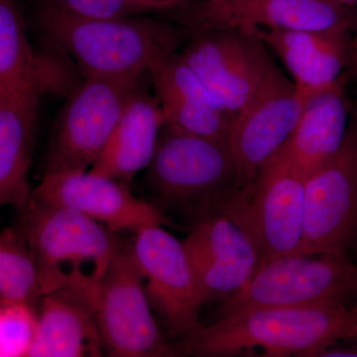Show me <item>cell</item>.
Returning <instances> with one entry per match:
<instances>
[{"mask_svg": "<svg viewBox=\"0 0 357 357\" xmlns=\"http://www.w3.org/2000/svg\"><path fill=\"white\" fill-rule=\"evenodd\" d=\"M357 340V307L344 303L261 307L202 325L178 345L182 356L225 357L260 349L263 356L317 357Z\"/></svg>", "mask_w": 357, "mask_h": 357, "instance_id": "obj_1", "label": "cell"}, {"mask_svg": "<svg viewBox=\"0 0 357 357\" xmlns=\"http://www.w3.org/2000/svg\"><path fill=\"white\" fill-rule=\"evenodd\" d=\"M34 18L45 39L67 51L86 77L140 81L178 44L172 25L145 15L84 17L52 0H39Z\"/></svg>", "mask_w": 357, "mask_h": 357, "instance_id": "obj_2", "label": "cell"}, {"mask_svg": "<svg viewBox=\"0 0 357 357\" xmlns=\"http://www.w3.org/2000/svg\"><path fill=\"white\" fill-rule=\"evenodd\" d=\"M16 229L34 256L43 296L72 289L96 304L100 282L121 246L116 232L76 211L33 199Z\"/></svg>", "mask_w": 357, "mask_h": 357, "instance_id": "obj_3", "label": "cell"}, {"mask_svg": "<svg viewBox=\"0 0 357 357\" xmlns=\"http://www.w3.org/2000/svg\"><path fill=\"white\" fill-rule=\"evenodd\" d=\"M152 206L190 223L225 211L236 194L237 167L229 143L183 132L165 123L147 168Z\"/></svg>", "mask_w": 357, "mask_h": 357, "instance_id": "obj_4", "label": "cell"}, {"mask_svg": "<svg viewBox=\"0 0 357 357\" xmlns=\"http://www.w3.org/2000/svg\"><path fill=\"white\" fill-rule=\"evenodd\" d=\"M357 301V265L347 252L263 260L241 290L222 301L220 318L261 307Z\"/></svg>", "mask_w": 357, "mask_h": 357, "instance_id": "obj_5", "label": "cell"}, {"mask_svg": "<svg viewBox=\"0 0 357 357\" xmlns=\"http://www.w3.org/2000/svg\"><path fill=\"white\" fill-rule=\"evenodd\" d=\"M130 246L121 245L96 296V319L103 352L115 357L181 356L155 318Z\"/></svg>", "mask_w": 357, "mask_h": 357, "instance_id": "obj_6", "label": "cell"}, {"mask_svg": "<svg viewBox=\"0 0 357 357\" xmlns=\"http://www.w3.org/2000/svg\"><path fill=\"white\" fill-rule=\"evenodd\" d=\"M198 34L183 49L181 57L234 119L269 86L280 69L255 33L220 29Z\"/></svg>", "mask_w": 357, "mask_h": 357, "instance_id": "obj_7", "label": "cell"}, {"mask_svg": "<svg viewBox=\"0 0 357 357\" xmlns=\"http://www.w3.org/2000/svg\"><path fill=\"white\" fill-rule=\"evenodd\" d=\"M357 231V105L335 153L305 183L300 255L347 252Z\"/></svg>", "mask_w": 357, "mask_h": 357, "instance_id": "obj_8", "label": "cell"}, {"mask_svg": "<svg viewBox=\"0 0 357 357\" xmlns=\"http://www.w3.org/2000/svg\"><path fill=\"white\" fill-rule=\"evenodd\" d=\"M305 183L302 174L273 155L258 171L248 197L232 199L225 208L252 237L260 261L300 255Z\"/></svg>", "mask_w": 357, "mask_h": 357, "instance_id": "obj_9", "label": "cell"}, {"mask_svg": "<svg viewBox=\"0 0 357 357\" xmlns=\"http://www.w3.org/2000/svg\"><path fill=\"white\" fill-rule=\"evenodd\" d=\"M139 81L86 77L66 100L45 171H86L95 163Z\"/></svg>", "mask_w": 357, "mask_h": 357, "instance_id": "obj_10", "label": "cell"}, {"mask_svg": "<svg viewBox=\"0 0 357 357\" xmlns=\"http://www.w3.org/2000/svg\"><path fill=\"white\" fill-rule=\"evenodd\" d=\"M129 246L152 309L178 338V345L183 344L202 326L204 306L184 243L162 225H151L137 230Z\"/></svg>", "mask_w": 357, "mask_h": 357, "instance_id": "obj_11", "label": "cell"}, {"mask_svg": "<svg viewBox=\"0 0 357 357\" xmlns=\"http://www.w3.org/2000/svg\"><path fill=\"white\" fill-rule=\"evenodd\" d=\"M174 20L197 31L255 29L349 32V7L330 0H204L171 11Z\"/></svg>", "mask_w": 357, "mask_h": 357, "instance_id": "obj_12", "label": "cell"}, {"mask_svg": "<svg viewBox=\"0 0 357 357\" xmlns=\"http://www.w3.org/2000/svg\"><path fill=\"white\" fill-rule=\"evenodd\" d=\"M310 98L280 70L269 86L234 117L229 139L237 167L234 199L248 197L258 171L283 146Z\"/></svg>", "mask_w": 357, "mask_h": 357, "instance_id": "obj_13", "label": "cell"}, {"mask_svg": "<svg viewBox=\"0 0 357 357\" xmlns=\"http://www.w3.org/2000/svg\"><path fill=\"white\" fill-rule=\"evenodd\" d=\"M204 305L225 301L245 285L260 261L248 230L225 211L192 222L183 241Z\"/></svg>", "mask_w": 357, "mask_h": 357, "instance_id": "obj_14", "label": "cell"}, {"mask_svg": "<svg viewBox=\"0 0 357 357\" xmlns=\"http://www.w3.org/2000/svg\"><path fill=\"white\" fill-rule=\"evenodd\" d=\"M31 199L76 211L115 232L168 222L151 204L134 196L126 183L91 170L45 171Z\"/></svg>", "mask_w": 357, "mask_h": 357, "instance_id": "obj_15", "label": "cell"}, {"mask_svg": "<svg viewBox=\"0 0 357 357\" xmlns=\"http://www.w3.org/2000/svg\"><path fill=\"white\" fill-rule=\"evenodd\" d=\"M150 75L166 124L229 144L234 117L222 109L180 54L167 56Z\"/></svg>", "mask_w": 357, "mask_h": 357, "instance_id": "obj_16", "label": "cell"}, {"mask_svg": "<svg viewBox=\"0 0 357 357\" xmlns=\"http://www.w3.org/2000/svg\"><path fill=\"white\" fill-rule=\"evenodd\" d=\"M287 68L293 83L310 98L342 82L349 65V32L255 29L253 31Z\"/></svg>", "mask_w": 357, "mask_h": 357, "instance_id": "obj_17", "label": "cell"}, {"mask_svg": "<svg viewBox=\"0 0 357 357\" xmlns=\"http://www.w3.org/2000/svg\"><path fill=\"white\" fill-rule=\"evenodd\" d=\"M38 306L28 357L102 356L95 301L72 289H61L42 296Z\"/></svg>", "mask_w": 357, "mask_h": 357, "instance_id": "obj_18", "label": "cell"}, {"mask_svg": "<svg viewBox=\"0 0 357 357\" xmlns=\"http://www.w3.org/2000/svg\"><path fill=\"white\" fill-rule=\"evenodd\" d=\"M165 123L156 96L138 88L89 170L126 184L131 182L151 163Z\"/></svg>", "mask_w": 357, "mask_h": 357, "instance_id": "obj_19", "label": "cell"}, {"mask_svg": "<svg viewBox=\"0 0 357 357\" xmlns=\"http://www.w3.org/2000/svg\"><path fill=\"white\" fill-rule=\"evenodd\" d=\"M349 115L342 82L312 96L292 133L275 156L307 178L340 146Z\"/></svg>", "mask_w": 357, "mask_h": 357, "instance_id": "obj_20", "label": "cell"}, {"mask_svg": "<svg viewBox=\"0 0 357 357\" xmlns=\"http://www.w3.org/2000/svg\"><path fill=\"white\" fill-rule=\"evenodd\" d=\"M38 107L10 98L0 100V208L24 210L31 199V166Z\"/></svg>", "mask_w": 357, "mask_h": 357, "instance_id": "obj_21", "label": "cell"}, {"mask_svg": "<svg viewBox=\"0 0 357 357\" xmlns=\"http://www.w3.org/2000/svg\"><path fill=\"white\" fill-rule=\"evenodd\" d=\"M0 91L6 98L39 105L34 48L17 0H0Z\"/></svg>", "mask_w": 357, "mask_h": 357, "instance_id": "obj_22", "label": "cell"}, {"mask_svg": "<svg viewBox=\"0 0 357 357\" xmlns=\"http://www.w3.org/2000/svg\"><path fill=\"white\" fill-rule=\"evenodd\" d=\"M42 296L38 267L20 230H0V302L36 307Z\"/></svg>", "mask_w": 357, "mask_h": 357, "instance_id": "obj_23", "label": "cell"}, {"mask_svg": "<svg viewBox=\"0 0 357 357\" xmlns=\"http://www.w3.org/2000/svg\"><path fill=\"white\" fill-rule=\"evenodd\" d=\"M86 77L76 61L58 44L44 38L34 48V81L40 98L45 95L67 100Z\"/></svg>", "mask_w": 357, "mask_h": 357, "instance_id": "obj_24", "label": "cell"}, {"mask_svg": "<svg viewBox=\"0 0 357 357\" xmlns=\"http://www.w3.org/2000/svg\"><path fill=\"white\" fill-rule=\"evenodd\" d=\"M36 326V307L0 302V357L29 356Z\"/></svg>", "mask_w": 357, "mask_h": 357, "instance_id": "obj_25", "label": "cell"}, {"mask_svg": "<svg viewBox=\"0 0 357 357\" xmlns=\"http://www.w3.org/2000/svg\"><path fill=\"white\" fill-rule=\"evenodd\" d=\"M76 15L91 18H122L160 13L149 0H52Z\"/></svg>", "mask_w": 357, "mask_h": 357, "instance_id": "obj_26", "label": "cell"}, {"mask_svg": "<svg viewBox=\"0 0 357 357\" xmlns=\"http://www.w3.org/2000/svg\"><path fill=\"white\" fill-rule=\"evenodd\" d=\"M349 66L357 76V20L354 23V36L349 40Z\"/></svg>", "mask_w": 357, "mask_h": 357, "instance_id": "obj_27", "label": "cell"}, {"mask_svg": "<svg viewBox=\"0 0 357 357\" xmlns=\"http://www.w3.org/2000/svg\"><path fill=\"white\" fill-rule=\"evenodd\" d=\"M155 4L160 11H172L184 6L188 0H149Z\"/></svg>", "mask_w": 357, "mask_h": 357, "instance_id": "obj_28", "label": "cell"}, {"mask_svg": "<svg viewBox=\"0 0 357 357\" xmlns=\"http://www.w3.org/2000/svg\"><path fill=\"white\" fill-rule=\"evenodd\" d=\"M330 1L335 2V3L340 4V6L347 7L357 3V0H330Z\"/></svg>", "mask_w": 357, "mask_h": 357, "instance_id": "obj_29", "label": "cell"}, {"mask_svg": "<svg viewBox=\"0 0 357 357\" xmlns=\"http://www.w3.org/2000/svg\"><path fill=\"white\" fill-rule=\"evenodd\" d=\"M354 243H357V231H356V237H354Z\"/></svg>", "mask_w": 357, "mask_h": 357, "instance_id": "obj_30", "label": "cell"}, {"mask_svg": "<svg viewBox=\"0 0 357 357\" xmlns=\"http://www.w3.org/2000/svg\"><path fill=\"white\" fill-rule=\"evenodd\" d=\"M4 98L3 95H2L1 91H0V100H1V98Z\"/></svg>", "mask_w": 357, "mask_h": 357, "instance_id": "obj_31", "label": "cell"}, {"mask_svg": "<svg viewBox=\"0 0 357 357\" xmlns=\"http://www.w3.org/2000/svg\"><path fill=\"white\" fill-rule=\"evenodd\" d=\"M356 307H357V305H356Z\"/></svg>", "mask_w": 357, "mask_h": 357, "instance_id": "obj_32", "label": "cell"}]
</instances>
